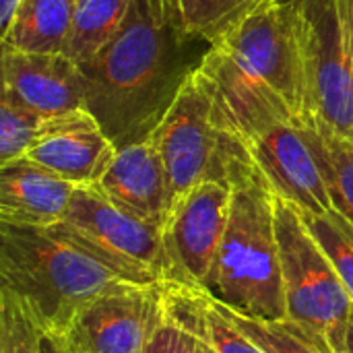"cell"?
<instances>
[{"mask_svg": "<svg viewBox=\"0 0 353 353\" xmlns=\"http://www.w3.org/2000/svg\"><path fill=\"white\" fill-rule=\"evenodd\" d=\"M143 353H201V343L186 329L172 323L163 310V321L157 325Z\"/></svg>", "mask_w": 353, "mask_h": 353, "instance_id": "cell-25", "label": "cell"}, {"mask_svg": "<svg viewBox=\"0 0 353 353\" xmlns=\"http://www.w3.org/2000/svg\"><path fill=\"white\" fill-rule=\"evenodd\" d=\"M343 353H353V319L352 325H350V331H347V339H345V350Z\"/></svg>", "mask_w": 353, "mask_h": 353, "instance_id": "cell-29", "label": "cell"}, {"mask_svg": "<svg viewBox=\"0 0 353 353\" xmlns=\"http://www.w3.org/2000/svg\"><path fill=\"white\" fill-rule=\"evenodd\" d=\"M306 130L325 174L333 209L353 228V143L319 122H308Z\"/></svg>", "mask_w": 353, "mask_h": 353, "instance_id": "cell-19", "label": "cell"}, {"mask_svg": "<svg viewBox=\"0 0 353 353\" xmlns=\"http://www.w3.org/2000/svg\"><path fill=\"white\" fill-rule=\"evenodd\" d=\"M246 149L275 196L302 213L327 215L335 211L306 124H275L250 139Z\"/></svg>", "mask_w": 353, "mask_h": 353, "instance_id": "cell-11", "label": "cell"}, {"mask_svg": "<svg viewBox=\"0 0 353 353\" xmlns=\"http://www.w3.org/2000/svg\"><path fill=\"white\" fill-rule=\"evenodd\" d=\"M215 308L230 319L263 353H325L292 321H265L246 316L211 298Z\"/></svg>", "mask_w": 353, "mask_h": 353, "instance_id": "cell-20", "label": "cell"}, {"mask_svg": "<svg viewBox=\"0 0 353 353\" xmlns=\"http://www.w3.org/2000/svg\"><path fill=\"white\" fill-rule=\"evenodd\" d=\"M225 128L244 145L275 124H308L310 99L294 0L250 2L201 56Z\"/></svg>", "mask_w": 353, "mask_h": 353, "instance_id": "cell-1", "label": "cell"}, {"mask_svg": "<svg viewBox=\"0 0 353 353\" xmlns=\"http://www.w3.org/2000/svg\"><path fill=\"white\" fill-rule=\"evenodd\" d=\"M176 27L190 39L213 41L250 2L248 0H163Z\"/></svg>", "mask_w": 353, "mask_h": 353, "instance_id": "cell-21", "label": "cell"}, {"mask_svg": "<svg viewBox=\"0 0 353 353\" xmlns=\"http://www.w3.org/2000/svg\"><path fill=\"white\" fill-rule=\"evenodd\" d=\"M128 283L48 228L0 223V288L10 290L43 333L62 335L99 296Z\"/></svg>", "mask_w": 353, "mask_h": 353, "instance_id": "cell-4", "label": "cell"}, {"mask_svg": "<svg viewBox=\"0 0 353 353\" xmlns=\"http://www.w3.org/2000/svg\"><path fill=\"white\" fill-rule=\"evenodd\" d=\"M128 283H163V230L105 199L95 186H77L64 221L48 228Z\"/></svg>", "mask_w": 353, "mask_h": 353, "instance_id": "cell-7", "label": "cell"}, {"mask_svg": "<svg viewBox=\"0 0 353 353\" xmlns=\"http://www.w3.org/2000/svg\"><path fill=\"white\" fill-rule=\"evenodd\" d=\"M163 321V283H122L85 306L62 339L74 353H143Z\"/></svg>", "mask_w": 353, "mask_h": 353, "instance_id": "cell-10", "label": "cell"}, {"mask_svg": "<svg viewBox=\"0 0 353 353\" xmlns=\"http://www.w3.org/2000/svg\"><path fill=\"white\" fill-rule=\"evenodd\" d=\"M149 139L163 159L174 203L203 182L230 184L236 165L248 157L246 145L219 118L196 68Z\"/></svg>", "mask_w": 353, "mask_h": 353, "instance_id": "cell-6", "label": "cell"}, {"mask_svg": "<svg viewBox=\"0 0 353 353\" xmlns=\"http://www.w3.org/2000/svg\"><path fill=\"white\" fill-rule=\"evenodd\" d=\"M2 93L41 118L87 108L83 70L66 54L2 50Z\"/></svg>", "mask_w": 353, "mask_h": 353, "instance_id": "cell-13", "label": "cell"}, {"mask_svg": "<svg viewBox=\"0 0 353 353\" xmlns=\"http://www.w3.org/2000/svg\"><path fill=\"white\" fill-rule=\"evenodd\" d=\"M275 228L288 321L325 353H343L353 300L337 269L292 203L275 196Z\"/></svg>", "mask_w": 353, "mask_h": 353, "instance_id": "cell-5", "label": "cell"}, {"mask_svg": "<svg viewBox=\"0 0 353 353\" xmlns=\"http://www.w3.org/2000/svg\"><path fill=\"white\" fill-rule=\"evenodd\" d=\"M163 0H134L120 31L85 64V101L116 149L147 139L196 68Z\"/></svg>", "mask_w": 353, "mask_h": 353, "instance_id": "cell-2", "label": "cell"}, {"mask_svg": "<svg viewBox=\"0 0 353 353\" xmlns=\"http://www.w3.org/2000/svg\"><path fill=\"white\" fill-rule=\"evenodd\" d=\"M77 186L21 157L0 165V223L52 228L64 221Z\"/></svg>", "mask_w": 353, "mask_h": 353, "instance_id": "cell-15", "label": "cell"}, {"mask_svg": "<svg viewBox=\"0 0 353 353\" xmlns=\"http://www.w3.org/2000/svg\"><path fill=\"white\" fill-rule=\"evenodd\" d=\"M165 316L215 353H263L213 304L201 288L163 281Z\"/></svg>", "mask_w": 353, "mask_h": 353, "instance_id": "cell-16", "label": "cell"}, {"mask_svg": "<svg viewBox=\"0 0 353 353\" xmlns=\"http://www.w3.org/2000/svg\"><path fill=\"white\" fill-rule=\"evenodd\" d=\"M230 217L205 292L246 316L285 321L275 192L250 155L230 178Z\"/></svg>", "mask_w": 353, "mask_h": 353, "instance_id": "cell-3", "label": "cell"}, {"mask_svg": "<svg viewBox=\"0 0 353 353\" xmlns=\"http://www.w3.org/2000/svg\"><path fill=\"white\" fill-rule=\"evenodd\" d=\"M116 153V145L97 118L83 108L46 118L25 157L74 186H93Z\"/></svg>", "mask_w": 353, "mask_h": 353, "instance_id": "cell-12", "label": "cell"}, {"mask_svg": "<svg viewBox=\"0 0 353 353\" xmlns=\"http://www.w3.org/2000/svg\"><path fill=\"white\" fill-rule=\"evenodd\" d=\"M23 0H0V33L10 25L17 8L21 6Z\"/></svg>", "mask_w": 353, "mask_h": 353, "instance_id": "cell-27", "label": "cell"}, {"mask_svg": "<svg viewBox=\"0 0 353 353\" xmlns=\"http://www.w3.org/2000/svg\"><path fill=\"white\" fill-rule=\"evenodd\" d=\"M93 186L120 209L161 230L174 207L163 159L149 137L118 149L110 168Z\"/></svg>", "mask_w": 353, "mask_h": 353, "instance_id": "cell-14", "label": "cell"}, {"mask_svg": "<svg viewBox=\"0 0 353 353\" xmlns=\"http://www.w3.org/2000/svg\"><path fill=\"white\" fill-rule=\"evenodd\" d=\"M199 343H201V341H199ZM201 353H215V352H213L211 347H207L205 343H201Z\"/></svg>", "mask_w": 353, "mask_h": 353, "instance_id": "cell-30", "label": "cell"}, {"mask_svg": "<svg viewBox=\"0 0 353 353\" xmlns=\"http://www.w3.org/2000/svg\"><path fill=\"white\" fill-rule=\"evenodd\" d=\"M77 0H23L10 25L0 33V48L27 54H64Z\"/></svg>", "mask_w": 353, "mask_h": 353, "instance_id": "cell-17", "label": "cell"}, {"mask_svg": "<svg viewBox=\"0 0 353 353\" xmlns=\"http://www.w3.org/2000/svg\"><path fill=\"white\" fill-rule=\"evenodd\" d=\"M345 4V14H347V25H350V35H352L353 43V0H343Z\"/></svg>", "mask_w": 353, "mask_h": 353, "instance_id": "cell-28", "label": "cell"}, {"mask_svg": "<svg viewBox=\"0 0 353 353\" xmlns=\"http://www.w3.org/2000/svg\"><path fill=\"white\" fill-rule=\"evenodd\" d=\"M248 2H254V0H248Z\"/></svg>", "mask_w": 353, "mask_h": 353, "instance_id": "cell-31", "label": "cell"}, {"mask_svg": "<svg viewBox=\"0 0 353 353\" xmlns=\"http://www.w3.org/2000/svg\"><path fill=\"white\" fill-rule=\"evenodd\" d=\"M43 120L39 114L2 93L0 97V165L21 159L33 147Z\"/></svg>", "mask_w": 353, "mask_h": 353, "instance_id": "cell-23", "label": "cell"}, {"mask_svg": "<svg viewBox=\"0 0 353 353\" xmlns=\"http://www.w3.org/2000/svg\"><path fill=\"white\" fill-rule=\"evenodd\" d=\"M232 186L203 182L180 196L163 225L165 283L205 288L221 246Z\"/></svg>", "mask_w": 353, "mask_h": 353, "instance_id": "cell-9", "label": "cell"}, {"mask_svg": "<svg viewBox=\"0 0 353 353\" xmlns=\"http://www.w3.org/2000/svg\"><path fill=\"white\" fill-rule=\"evenodd\" d=\"M302 217L321 248L331 259L353 300V228L337 211L327 215L302 213Z\"/></svg>", "mask_w": 353, "mask_h": 353, "instance_id": "cell-22", "label": "cell"}, {"mask_svg": "<svg viewBox=\"0 0 353 353\" xmlns=\"http://www.w3.org/2000/svg\"><path fill=\"white\" fill-rule=\"evenodd\" d=\"M41 335L25 304L10 290L0 288V353H43Z\"/></svg>", "mask_w": 353, "mask_h": 353, "instance_id": "cell-24", "label": "cell"}, {"mask_svg": "<svg viewBox=\"0 0 353 353\" xmlns=\"http://www.w3.org/2000/svg\"><path fill=\"white\" fill-rule=\"evenodd\" d=\"M310 122L353 143V43L343 0H294Z\"/></svg>", "mask_w": 353, "mask_h": 353, "instance_id": "cell-8", "label": "cell"}, {"mask_svg": "<svg viewBox=\"0 0 353 353\" xmlns=\"http://www.w3.org/2000/svg\"><path fill=\"white\" fill-rule=\"evenodd\" d=\"M134 0H77L64 54L79 66L89 62L124 25Z\"/></svg>", "mask_w": 353, "mask_h": 353, "instance_id": "cell-18", "label": "cell"}, {"mask_svg": "<svg viewBox=\"0 0 353 353\" xmlns=\"http://www.w3.org/2000/svg\"><path fill=\"white\" fill-rule=\"evenodd\" d=\"M41 352L43 353H74L66 341L62 339V335L56 333H43L41 335Z\"/></svg>", "mask_w": 353, "mask_h": 353, "instance_id": "cell-26", "label": "cell"}]
</instances>
